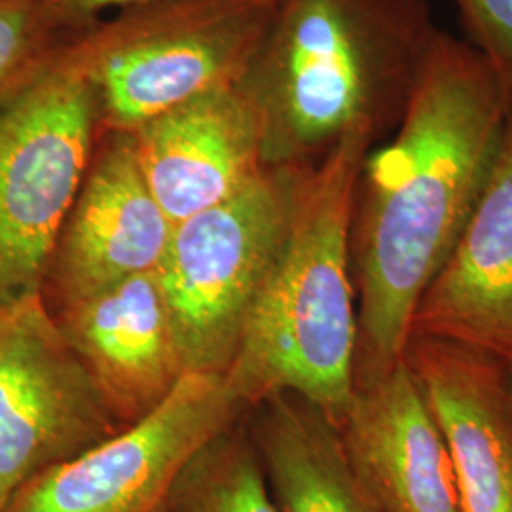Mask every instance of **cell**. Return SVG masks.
I'll return each mask as SVG.
<instances>
[{
    "label": "cell",
    "mask_w": 512,
    "mask_h": 512,
    "mask_svg": "<svg viewBox=\"0 0 512 512\" xmlns=\"http://www.w3.org/2000/svg\"><path fill=\"white\" fill-rule=\"evenodd\" d=\"M511 109L484 55L439 31L395 137L368 152L359 179L355 391L403 361L414 308L475 209Z\"/></svg>",
    "instance_id": "6da1fadb"
},
{
    "label": "cell",
    "mask_w": 512,
    "mask_h": 512,
    "mask_svg": "<svg viewBox=\"0 0 512 512\" xmlns=\"http://www.w3.org/2000/svg\"><path fill=\"white\" fill-rule=\"evenodd\" d=\"M376 137L370 126L349 129L304 173L287 236L226 374L249 410L294 393L338 427L344 421L357 346L351 224Z\"/></svg>",
    "instance_id": "7a4b0ae2"
},
{
    "label": "cell",
    "mask_w": 512,
    "mask_h": 512,
    "mask_svg": "<svg viewBox=\"0 0 512 512\" xmlns=\"http://www.w3.org/2000/svg\"><path fill=\"white\" fill-rule=\"evenodd\" d=\"M439 31L425 0H281L251 78L266 162L313 164L349 129L397 126Z\"/></svg>",
    "instance_id": "3957f363"
},
{
    "label": "cell",
    "mask_w": 512,
    "mask_h": 512,
    "mask_svg": "<svg viewBox=\"0 0 512 512\" xmlns=\"http://www.w3.org/2000/svg\"><path fill=\"white\" fill-rule=\"evenodd\" d=\"M99 128L90 37L63 42L0 103V310L40 291Z\"/></svg>",
    "instance_id": "277c9868"
},
{
    "label": "cell",
    "mask_w": 512,
    "mask_h": 512,
    "mask_svg": "<svg viewBox=\"0 0 512 512\" xmlns=\"http://www.w3.org/2000/svg\"><path fill=\"white\" fill-rule=\"evenodd\" d=\"M311 164H266L236 194L173 226L158 277L186 372L228 374Z\"/></svg>",
    "instance_id": "5b68a950"
},
{
    "label": "cell",
    "mask_w": 512,
    "mask_h": 512,
    "mask_svg": "<svg viewBox=\"0 0 512 512\" xmlns=\"http://www.w3.org/2000/svg\"><path fill=\"white\" fill-rule=\"evenodd\" d=\"M274 14L256 0H171L88 35L103 129L135 131L198 95L245 82Z\"/></svg>",
    "instance_id": "8992f818"
},
{
    "label": "cell",
    "mask_w": 512,
    "mask_h": 512,
    "mask_svg": "<svg viewBox=\"0 0 512 512\" xmlns=\"http://www.w3.org/2000/svg\"><path fill=\"white\" fill-rule=\"evenodd\" d=\"M243 412L226 374L188 372L145 420L33 476L0 512H164L188 459Z\"/></svg>",
    "instance_id": "52a82bcc"
},
{
    "label": "cell",
    "mask_w": 512,
    "mask_h": 512,
    "mask_svg": "<svg viewBox=\"0 0 512 512\" xmlns=\"http://www.w3.org/2000/svg\"><path fill=\"white\" fill-rule=\"evenodd\" d=\"M118 431L40 294L0 310V511L21 484Z\"/></svg>",
    "instance_id": "ba28073f"
},
{
    "label": "cell",
    "mask_w": 512,
    "mask_h": 512,
    "mask_svg": "<svg viewBox=\"0 0 512 512\" xmlns=\"http://www.w3.org/2000/svg\"><path fill=\"white\" fill-rule=\"evenodd\" d=\"M103 135L40 283L50 313L133 275L158 272L171 239L173 222L148 186L133 133Z\"/></svg>",
    "instance_id": "9c48e42d"
},
{
    "label": "cell",
    "mask_w": 512,
    "mask_h": 512,
    "mask_svg": "<svg viewBox=\"0 0 512 512\" xmlns=\"http://www.w3.org/2000/svg\"><path fill=\"white\" fill-rule=\"evenodd\" d=\"M129 133L173 226L230 198L268 164L266 114L251 76L165 110Z\"/></svg>",
    "instance_id": "30bf717a"
},
{
    "label": "cell",
    "mask_w": 512,
    "mask_h": 512,
    "mask_svg": "<svg viewBox=\"0 0 512 512\" xmlns=\"http://www.w3.org/2000/svg\"><path fill=\"white\" fill-rule=\"evenodd\" d=\"M52 317L122 429L158 410L188 374L158 272L133 275Z\"/></svg>",
    "instance_id": "8fae6325"
},
{
    "label": "cell",
    "mask_w": 512,
    "mask_h": 512,
    "mask_svg": "<svg viewBox=\"0 0 512 512\" xmlns=\"http://www.w3.org/2000/svg\"><path fill=\"white\" fill-rule=\"evenodd\" d=\"M404 361L446 440L461 512H512L511 366L425 336L408 338Z\"/></svg>",
    "instance_id": "7c38bea8"
},
{
    "label": "cell",
    "mask_w": 512,
    "mask_h": 512,
    "mask_svg": "<svg viewBox=\"0 0 512 512\" xmlns=\"http://www.w3.org/2000/svg\"><path fill=\"white\" fill-rule=\"evenodd\" d=\"M410 336L454 342L512 365V109L492 173L421 293Z\"/></svg>",
    "instance_id": "4fadbf2b"
},
{
    "label": "cell",
    "mask_w": 512,
    "mask_h": 512,
    "mask_svg": "<svg viewBox=\"0 0 512 512\" xmlns=\"http://www.w3.org/2000/svg\"><path fill=\"white\" fill-rule=\"evenodd\" d=\"M340 433L382 512H461L446 440L404 359L353 393Z\"/></svg>",
    "instance_id": "5bb4252c"
},
{
    "label": "cell",
    "mask_w": 512,
    "mask_h": 512,
    "mask_svg": "<svg viewBox=\"0 0 512 512\" xmlns=\"http://www.w3.org/2000/svg\"><path fill=\"white\" fill-rule=\"evenodd\" d=\"M253 412L247 431L279 512H382L319 406L277 393Z\"/></svg>",
    "instance_id": "9a60e30c"
},
{
    "label": "cell",
    "mask_w": 512,
    "mask_h": 512,
    "mask_svg": "<svg viewBox=\"0 0 512 512\" xmlns=\"http://www.w3.org/2000/svg\"><path fill=\"white\" fill-rule=\"evenodd\" d=\"M164 512H279L249 431L238 425L188 459Z\"/></svg>",
    "instance_id": "2e32d148"
},
{
    "label": "cell",
    "mask_w": 512,
    "mask_h": 512,
    "mask_svg": "<svg viewBox=\"0 0 512 512\" xmlns=\"http://www.w3.org/2000/svg\"><path fill=\"white\" fill-rule=\"evenodd\" d=\"M65 29L48 0H0V103L63 44Z\"/></svg>",
    "instance_id": "e0dca14e"
},
{
    "label": "cell",
    "mask_w": 512,
    "mask_h": 512,
    "mask_svg": "<svg viewBox=\"0 0 512 512\" xmlns=\"http://www.w3.org/2000/svg\"><path fill=\"white\" fill-rule=\"evenodd\" d=\"M476 50L492 65L512 101V0H456Z\"/></svg>",
    "instance_id": "ac0fdd59"
},
{
    "label": "cell",
    "mask_w": 512,
    "mask_h": 512,
    "mask_svg": "<svg viewBox=\"0 0 512 512\" xmlns=\"http://www.w3.org/2000/svg\"><path fill=\"white\" fill-rule=\"evenodd\" d=\"M48 2L54 8L57 18L63 21L65 27H69L114 6H128V4L135 6V4H150V2H165V0H48ZM256 2L277 8L281 0H256Z\"/></svg>",
    "instance_id": "d6986e66"
},
{
    "label": "cell",
    "mask_w": 512,
    "mask_h": 512,
    "mask_svg": "<svg viewBox=\"0 0 512 512\" xmlns=\"http://www.w3.org/2000/svg\"><path fill=\"white\" fill-rule=\"evenodd\" d=\"M511 366V384H512V365H509Z\"/></svg>",
    "instance_id": "ffe728a7"
}]
</instances>
